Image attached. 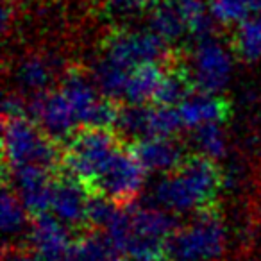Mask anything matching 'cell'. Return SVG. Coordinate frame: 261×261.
Listing matches in <instances>:
<instances>
[{"instance_id": "obj_1", "label": "cell", "mask_w": 261, "mask_h": 261, "mask_svg": "<svg viewBox=\"0 0 261 261\" xmlns=\"http://www.w3.org/2000/svg\"><path fill=\"white\" fill-rule=\"evenodd\" d=\"M224 182V174L217 161L193 154L186 156L175 170L168 172L154 188L158 206L175 215L200 213L215 207V199Z\"/></svg>"}, {"instance_id": "obj_2", "label": "cell", "mask_w": 261, "mask_h": 261, "mask_svg": "<svg viewBox=\"0 0 261 261\" xmlns=\"http://www.w3.org/2000/svg\"><path fill=\"white\" fill-rule=\"evenodd\" d=\"M6 170H16L25 165H41L54 170L63 156L58 142L31 118L29 115L4 116L2 136Z\"/></svg>"}, {"instance_id": "obj_3", "label": "cell", "mask_w": 261, "mask_h": 261, "mask_svg": "<svg viewBox=\"0 0 261 261\" xmlns=\"http://www.w3.org/2000/svg\"><path fill=\"white\" fill-rule=\"evenodd\" d=\"M120 147L122 143L113 129L81 127L66 142L63 167L90 188Z\"/></svg>"}, {"instance_id": "obj_4", "label": "cell", "mask_w": 261, "mask_h": 261, "mask_svg": "<svg viewBox=\"0 0 261 261\" xmlns=\"http://www.w3.org/2000/svg\"><path fill=\"white\" fill-rule=\"evenodd\" d=\"M224 249V222L215 213V207H210L174 232L168 242V257L172 261H215Z\"/></svg>"}, {"instance_id": "obj_5", "label": "cell", "mask_w": 261, "mask_h": 261, "mask_svg": "<svg viewBox=\"0 0 261 261\" xmlns=\"http://www.w3.org/2000/svg\"><path fill=\"white\" fill-rule=\"evenodd\" d=\"M104 59L133 70L147 63H170V45L147 29H122L113 33L104 45Z\"/></svg>"}, {"instance_id": "obj_6", "label": "cell", "mask_w": 261, "mask_h": 261, "mask_svg": "<svg viewBox=\"0 0 261 261\" xmlns=\"http://www.w3.org/2000/svg\"><path fill=\"white\" fill-rule=\"evenodd\" d=\"M147 174L149 172L142 167L135 152L120 147L90 186V192L106 195L118 204H129L142 192Z\"/></svg>"}, {"instance_id": "obj_7", "label": "cell", "mask_w": 261, "mask_h": 261, "mask_svg": "<svg viewBox=\"0 0 261 261\" xmlns=\"http://www.w3.org/2000/svg\"><path fill=\"white\" fill-rule=\"evenodd\" d=\"M188 72L197 91L220 93L231 81L232 56L215 36L197 40Z\"/></svg>"}, {"instance_id": "obj_8", "label": "cell", "mask_w": 261, "mask_h": 261, "mask_svg": "<svg viewBox=\"0 0 261 261\" xmlns=\"http://www.w3.org/2000/svg\"><path fill=\"white\" fill-rule=\"evenodd\" d=\"M27 115L56 142H68L81 127L75 109L61 88L31 95L27 100Z\"/></svg>"}, {"instance_id": "obj_9", "label": "cell", "mask_w": 261, "mask_h": 261, "mask_svg": "<svg viewBox=\"0 0 261 261\" xmlns=\"http://www.w3.org/2000/svg\"><path fill=\"white\" fill-rule=\"evenodd\" d=\"M91 192L81 179L65 172L54 179L52 186L50 213L65 222L70 229L90 227L88 224V206Z\"/></svg>"}, {"instance_id": "obj_10", "label": "cell", "mask_w": 261, "mask_h": 261, "mask_svg": "<svg viewBox=\"0 0 261 261\" xmlns=\"http://www.w3.org/2000/svg\"><path fill=\"white\" fill-rule=\"evenodd\" d=\"M13 190L33 217L50 211L54 170L41 165H25L11 170Z\"/></svg>"}, {"instance_id": "obj_11", "label": "cell", "mask_w": 261, "mask_h": 261, "mask_svg": "<svg viewBox=\"0 0 261 261\" xmlns=\"http://www.w3.org/2000/svg\"><path fill=\"white\" fill-rule=\"evenodd\" d=\"M70 231L72 229L50 211L36 215L29 225L31 250L45 261H65L73 243Z\"/></svg>"}, {"instance_id": "obj_12", "label": "cell", "mask_w": 261, "mask_h": 261, "mask_svg": "<svg viewBox=\"0 0 261 261\" xmlns=\"http://www.w3.org/2000/svg\"><path fill=\"white\" fill-rule=\"evenodd\" d=\"M130 150L149 174H168L186 158L174 136H147L135 140Z\"/></svg>"}, {"instance_id": "obj_13", "label": "cell", "mask_w": 261, "mask_h": 261, "mask_svg": "<svg viewBox=\"0 0 261 261\" xmlns=\"http://www.w3.org/2000/svg\"><path fill=\"white\" fill-rule=\"evenodd\" d=\"M177 111L186 129H197L206 123H224L231 115V106L220 93L195 90L177 106Z\"/></svg>"}, {"instance_id": "obj_14", "label": "cell", "mask_w": 261, "mask_h": 261, "mask_svg": "<svg viewBox=\"0 0 261 261\" xmlns=\"http://www.w3.org/2000/svg\"><path fill=\"white\" fill-rule=\"evenodd\" d=\"M63 93L70 100L72 108L75 109L77 118H79L81 127H90L93 122V116L100 106L104 95L98 91L93 77H86L83 72L75 68H70L63 75L61 86Z\"/></svg>"}, {"instance_id": "obj_15", "label": "cell", "mask_w": 261, "mask_h": 261, "mask_svg": "<svg viewBox=\"0 0 261 261\" xmlns=\"http://www.w3.org/2000/svg\"><path fill=\"white\" fill-rule=\"evenodd\" d=\"M58 75V61L45 54H29L18 61L15 81L23 93L36 95L52 88Z\"/></svg>"}, {"instance_id": "obj_16", "label": "cell", "mask_w": 261, "mask_h": 261, "mask_svg": "<svg viewBox=\"0 0 261 261\" xmlns=\"http://www.w3.org/2000/svg\"><path fill=\"white\" fill-rule=\"evenodd\" d=\"M165 65L167 63H147L130 70L122 100L125 104H152L167 72Z\"/></svg>"}, {"instance_id": "obj_17", "label": "cell", "mask_w": 261, "mask_h": 261, "mask_svg": "<svg viewBox=\"0 0 261 261\" xmlns=\"http://www.w3.org/2000/svg\"><path fill=\"white\" fill-rule=\"evenodd\" d=\"M147 27L160 38H163L170 47L172 43L181 40L185 34H188L186 23L177 6L174 4V0H158L150 8Z\"/></svg>"}, {"instance_id": "obj_18", "label": "cell", "mask_w": 261, "mask_h": 261, "mask_svg": "<svg viewBox=\"0 0 261 261\" xmlns=\"http://www.w3.org/2000/svg\"><path fill=\"white\" fill-rule=\"evenodd\" d=\"M182 125L177 106L165 104H145V116H143V136H175Z\"/></svg>"}, {"instance_id": "obj_19", "label": "cell", "mask_w": 261, "mask_h": 261, "mask_svg": "<svg viewBox=\"0 0 261 261\" xmlns=\"http://www.w3.org/2000/svg\"><path fill=\"white\" fill-rule=\"evenodd\" d=\"M186 23L188 34L195 40L213 36L215 22L210 9V0H174Z\"/></svg>"}, {"instance_id": "obj_20", "label": "cell", "mask_w": 261, "mask_h": 261, "mask_svg": "<svg viewBox=\"0 0 261 261\" xmlns=\"http://www.w3.org/2000/svg\"><path fill=\"white\" fill-rule=\"evenodd\" d=\"M29 217L31 213L16 192L9 188L8 182L2 190V199H0V220H2V231L8 238L18 236L29 227Z\"/></svg>"}, {"instance_id": "obj_21", "label": "cell", "mask_w": 261, "mask_h": 261, "mask_svg": "<svg viewBox=\"0 0 261 261\" xmlns=\"http://www.w3.org/2000/svg\"><path fill=\"white\" fill-rule=\"evenodd\" d=\"M193 91H195V86H193L188 68H182V66H174L172 68L170 66L165 72V77L161 81L154 102L165 106H179Z\"/></svg>"}, {"instance_id": "obj_22", "label": "cell", "mask_w": 261, "mask_h": 261, "mask_svg": "<svg viewBox=\"0 0 261 261\" xmlns=\"http://www.w3.org/2000/svg\"><path fill=\"white\" fill-rule=\"evenodd\" d=\"M232 50L240 59L256 63L261 59V16H249L240 22L232 34Z\"/></svg>"}, {"instance_id": "obj_23", "label": "cell", "mask_w": 261, "mask_h": 261, "mask_svg": "<svg viewBox=\"0 0 261 261\" xmlns=\"http://www.w3.org/2000/svg\"><path fill=\"white\" fill-rule=\"evenodd\" d=\"M192 143L195 145L197 154L215 161L222 160L227 152V136L222 123H206L192 129Z\"/></svg>"}, {"instance_id": "obj_24", "label": "cell", "mask_w": 261, "mask_h": 261, "mask_svg": "<svg viewBox=\"0 0 261 261\" xmlns=\"http://www.w3.org/2000/svg\"><path fill=\"white\" fill-rule=\"evenodd\" d=\"M115 252L104 234L97 232H84L73 240L72 249L65 261H108Z\"/></svg>"}, {"instance_id": "obj_25", "label": "cell", "mask_w": 261, "mask_h": 261, "mask_svg": "<svg viewBox=\"0 0 261 261\" xmlns=\"http://www.w3.org/2000/svg\"><path fill=\"white\" fill-rule=\"evenodd\" d=\"M210 9L217 23L238 25L256 11V0H210Z\"/></svg>"}, {"instance_id": "obj_26", "label": "cell", "mask_w": 261, "mask_h": 261, "mask_svg": "<svg viewBox=\"0 0 261 261\" xmlns=\"http://www.w3.org/2000/svg\"><path fill=\"white\" fill-rule=\"evenodd\" d=\"M158 0H104V9L111 16H135L152 8Z\"/></svg>"}, {"instance_id": "obj_27", "label": "cell", "mask_w": 261, "mask_h": 261, "mask_svg": "<svg viewBox=\"0 0 261 261\" xmlns=\"http://www.w3.org/2000/svg\"><path fill=\"white\" fill-rule=\"evenodd\" d=\"M27 115V102L20 95L9 93L4 98V116Z\"/></svg>"}, {"instance_id": "obj_28", "label": "cell", "mask_w": 261, "mask_h": 261, "mask_svg": "<svg viewBox=\"0 0 261 261\" xmlns=\"http://www.w3.org/2000/svg\"><path fill=\"white\" fill-rule=\"evenodd\" d=\"M6 261H45L34 250H15L6 254Z\"/></svg>"}, {"instance_id": "obj_29", "label": "cell", "mask_w": 261, "mask_h": 261, "mask_svg": "<svg viewBox=\"0 0 261 261\" xmlns=\"http://www.w3.org/2000/svg\"><path fill=\"white\" fill-rule=\"evenodd\" d=\"M108 261H129V259H127V256H123L122 252H116V250H115Z\"/></svg>"}, {"instance_id": "obj_30", "label": "cell", "mask_w": 261, "mask_h": 261, "mask_svg": "<svg viewBox=\"0 0 261 261\" xmlns=\"http://www.w3.org/2000/svg\"><path fill=\"white\" fill-rule=\"evenodd\" d=\"M256 13L261 16V0H256Z\"/></svg>"}]
</instances>
